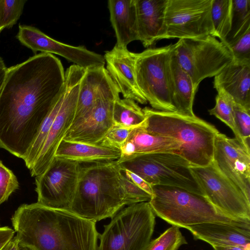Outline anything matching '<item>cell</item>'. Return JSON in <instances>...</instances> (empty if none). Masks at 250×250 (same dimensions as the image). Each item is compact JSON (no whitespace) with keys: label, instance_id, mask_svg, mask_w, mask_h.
<instances>
[{"label":"cell","instance_id":"obj_1","mask_svg":"<svg viewBox=\"0 0 250 250\" xmlns=\"http://www.w3.org/2000/svg\"><path fill=\"white\" fill-rule=\"evenodd\" d=\"M65 71L53 54H36L8 68L0 92V148L23 159L60 96Z\"/></svg>","mask_w":250,"mask_h":250},{"label":"cell","instance_id":"obj_2","mask_svg":"<svg viewBox=\"0 0 250 250\" xmlns=\"http://www.w3.org/2000/svg\"><path fill=\"white\" fill-rule=\"evenodd\" d=\"M11 220L19 245L31 250H98L96 223L69 209L22 204Z\"/></svg>","mask_w":250,"mask_h":250},{"label":"cell","instance_id":"obj_3","mask_svg":"<svg viewBox=\"0 0 250 250\" xmlns=\"http://www.w3.org/2000/svg\"><path fill=\"white\" fill-rule=\"evenodd\" d=\"M130 205L117 161L81 164L77 187L69 210L97 222L112 218Z\"/></svg>","mask_w":250,"mask_h":250},{"label":"cell","instance_id":"obj_4","mask_svg":"<svg viewBox=\"0 0 250 250\" xmlns=\"http://www.w3.org/2000/svg\"><path fill=\"white\" fill-rule=\"evenodd\" d=\"M145 127L149 132L174 138L181 145L179 155L194 167L212 163L214 142L219 131L197 117L145 107Z\"/></svg>","mask_w":250,"mask_h":250},{"label":"cell","instance_id":"obj_5","mask_svg":"<svg viewBox=\"0 0 250 250\" xmlns=\"http://www.w3.org/2000/svg\"><path fill=\"white\" fill-rule=\"evenodd\" d=\"M149 204L154 214L167 223L187 227L205 223L250 228V220L232 217L214 207L202 195L172 186H153Z\"/></svg>","mask_w":250,"mask_h":250},{"label":"cell","instance_id":"obj_6","mask_svg":"<svg viewBox=\"0 0 250 250\" xmlns=\"http://www.w3.org/2000/svg\"><path fill=\"white\" fill-rule=\"evenodd\" d=\"M173 44L148 48L136 53L135 65L137 85L152 108L176 112L173 101L171 59Z\"/></svg>","mask_w":250,"mask_h":250},{"label":"cell","instance_id":"obj_7","mask_svg":"<svg viewBox=\"0 0 250 250\" xmlns=\"http://www.w3.org/2000/svg\"><path fill=\"white\" fill-rule=\"evenodd\" d=\"M155 225V215L148 202L129 205L104 226L98 250H145Z\"/></svg>","mask_w":250,"mask_h":250},{"label":"cell","instance_id":"obj_8","mask_svg":"<svg viewBox=\"0 0 250 250\" xmlns=\"http://www.w3.org/2000/svg\"><path fill=\"white\" fill-rule=\"evenodd\" d=\"M117 163L120 167L133 172L151 186L175 187L204 196L190 169L191 165L176 153L140 154Z\"/></svg>","mask_w":250,"mask_h":250},{"label":"cell","instance_id":"obj_9","mask_svg":"<svg viewBox=\"0 0 250 250\" xmlns=\"http://www.w3.org/2000/svg\"><path fill=\"white\" fill-rule=\"evenodd\" d=\"M173 53L196 89L202 81L215 77L233 60L226 46L211 35L179 39Z\"/></svg>","mask_w":250,"mask_h":250},{"label":"cell","instance_id":"obj_10","mask_svg":"<svg viewBox=\"0 0 250 250\" xmlns=\"http://www.w3.org/2000/svg\"><path fill=\"white\" fill-rule=\"evenodd\" d=\"M85 69L76 64L65 71L63 99L42 147L29 169L35 177L43 172L53 159L56 150L72 125L81 83Z\"/></svg>","mask_w":250,"mask_h":250},{"label":"cell","instance_id":"obj_11","mask_svg":"<svg viewBox=\"0 0 250 250\" xmlns=\"http://www.w3.org/2000/svg\"><path fill=\"white\" fill-rule=\"evenodd\" d=\"M212 0H167L160 40L212 36Z\"/></svg>","mask_w":250,"mask_h":250},{"label":"cell","instance_id":"obj_12","mask_svg":"<svg viewBox=\"0 0 250 250\" xmlns=\"http://www.w3.org/2000/svg\"><path fill=\"white\" fill-rule=\"evenodd\" d=\"M81 164L54 157L46 170L35 176L37 203L68 209L77 187Z\"/></svg>","mask_w":250,"mask_h":250},{"label":"cell","instance_id":"obj_13","mask_svg":"<svg viewBox=\"0 0 250 250\" xmlns=\"http://www.w3.org/2000/svg\"><path fill=\"white\" fill-rule=\"evenodd\" d=\"M204 196L217 208L233 217L250 220V202L212 162L205 167L190 166Z\"/></svg>","mask_w":250,"mask_h":250},{"label":"cell","instance_id":"obj_14","mask_svg":"<svg viewBox=\"0 0 250 250\" xmlns=\"http://www.w3.org/2000/svg\"><path fill=\"white\" fill-rule=\"evenodd\" d=\"M119 91L107 70L96 94L94 107L82 124L68 130L63 140L90 144H100L113 125L115 102L120 98Z\"/></svg>","mask_w":250,"mask_h":250},{"label":"cell","instance_id":"obj_15","mask_svg":"<svg viewBox=\"0 0 250 250\" xmlns=\"http://www.w3.org/2000/svg\"><path fill=\"white\" fill-rule=\"evenodd\" d=\"M16 38L35 54L40 51L58 55L85 69L104 67L105 64L104 56L83 46H75L57 41L32 26L19 25Z\"/></svg>","mask_w":250,"mask_h":250},{"label":"cell","instance_id":"obj_16","mask_svg":"<svg viewBox=\"0 0 250 250\" xmlns=\"http://www.w3.org/2000/svg\"><path fill=\"white\" fill-rule=\"evenodd\" d=\"M212 162L250 202V151L236 138L219 132L215 139Z\"/></svg>","mask_w":250,"mask_h":250},{"label":"cell","instance_id":"obj_17","mask_svg":"<svg viewBox=\"0 0 250 250\" xmlns=\"http://www.w3.org/2000/svg\"><path fill=\"white\" fill-rule=\"evenodd\" d=\"M136 53L115 45L105 52L104 57L106 70L124 98L141 104L147 102L140 91L136 80L135 65Z\"/></svg>","mask_w":250,"mask_h":250},{"label":"cell","instance_id":"obj_18","mask_svg":"<svg viewBox=\"0 0 250 250\" xmlns=\"http://www.w3.org/2000/svg\"><path fill=\"white\" fill-rule=\"evenodd\" d=\"M213 86L250 110V62L232 60L214 77Z\"/></svg>","mask_w":250,"mask_h":250},{"label":"cell","instance_id":"obj_19","mask_svg":"<svg viewBox=\"0 0 250 250\" xmlns=\"http://www.w3.org/2000/svg\"><path fill=\"white\" fill-rule=\"evenodd\" d=\"M145 122L131 131L120 148L121 156L118 161L144 154L159 152L179 154L181 145L178 141L148 131L145 127Z\"/></svg>","mask_w":250,"mask_h":250},{"label":"cell","instance_id":"obj_20","mask_svg":"<svg viewBox=\"0 0 250 250\" xmlns=\"http://www.w3.org/2000/svg\"><path fill=\"white\" fill-rule=\"evenodd\" d=\"M167 0H135L138 40L148 47L160 40Z\"/></svg>","mask_w":250,"mask_h":250},{"label":"cell","instance_id":"obj_21","mask_svg":"<svg viewBox=\"0 0 250 250\" xmlns=\"http://www.w3.org/2000/svg\"><path fill=\"white\" fill-rule=\"evenodd\" d=\"M194 239L212 247L250 244V228L217 223H205L186 228Z\"/></svg>","mask_w":250,"mask_h":250},{"label":"cell","instance_id":"obj_22","mask_svg":"<svg viewBox=\"0 0 250 250\" xmlns=\"http://www.w3.org/2000/svg\"><path fill=\"white\" fill-rule=\"evenodd\" d=\"M107 4L115 45L127 49L129 43L138 40L135 0H109Z\"/></svg>","mask_w":250,"mask_h":250},{"label":"cell","instance_id":"obj_23","mask_svg":"<svg viewBox=\"0 0 250 250\" xmlns=\"http://www.w3.org/2000/svg\"><path fill=\"white\" fill-rule=\"evenodd\" d=\"M121 156V151L118 148L62 140L54 157L82 164L117 161Z\"/></svg>","mask_w":250,"mask_h":250},{"label":"cell","instance_id":"obj_24","mask_svg":"<svg viewBox=\"0 0 250 250\" xmlns=\"http://www.w3.org/2000/svg\"><path fill=\"white\" fill-rule=\"evenodd\" d=\"M106 71L104 66L85 69L81 83L74 120L70 129L82 124L91 114L95 106L98 87Z\"/></svg>","mask_w":250,"mask_h":250},{"label":"cell","instance_id":"obj_25","mask_svg":"<svg viewBox=\"0 0 250 250\" xmlns=\"http://www.w3.org/2000/svg\"><path fill=\"white\" fill-rule=\"evenodd\" d=\"M173 81V101L176 112L195 116L193 111L194 97L197 89L193 85L190 77L178 63L173 53L171 59Z\"/></svg>","mask_w":250,"mask_h":250},{"label":"cell","instance_id":"obj_26","mask_svg":"<svg viewBox=\"0 0 250 250\" xmlns=\"http://www.w3.org/2000/svg\"><path fill=\"white\" fill-rule=\"evenodd\" d=\"M145 120L143 109L135 101L119 98L115 102L113 111L114 126L134 128L141 125Z\"/></svg>","mask_w":250,"mask_h":250},{"label":"cell","instance_id":"obj_27","mask_svg":"<svg viewBox=\"0 0 250 250\" xmlns=\"http://www.w3.org/2000/svg\"><path fill=\"white\" fill-rule=\"evenodd\" d=\"M232 0H212L211 19L213 27L212 36L220 41L225 39L231 27Z\"/></svg>","mask_w":250,"mask_h":250},{"label":"cell","instance_id":"obj_28","mask_svg":"<svg viewBox=\"0 0 250 250\" xmlns=\"http://www.w3.org/2000/svg\"><path fill=\"white\" fill-rule=\"evenodd\" d=\"M215 105L209 109L210 115H213L227 125L233 131L235 138L246 149L250 151L245 144L237 127L233 109V101L228 96L221 91H217Z\"/></svg>","mask_w":250,"mask_h":250},{"label":"cell","instance_id":"obj_29","mask_svg":"<svg viewBox=\"0 0 250 250\" xmlns=\"http://www.w3.org/2000/svg\"><path fill=\"white\" fill-rule=\"evenodd\" d=\"M232 4L231 30L227 38L223 41L233 39L250 26V0H232Z\"/></svg>","mask_w":250,"mask_h":250},{"label":"cell","instance_id":"obj_30","mask_svg":"<svg viewBox=\"0 0 250 250\" xmlns=\"http://www.w3.org/2000/svg\"><path fill=\"white\" fill-rule=\"evenodd\" d=\"M188 242L180 228L172 226L157 238L150 240L145 250H178Z\"/></svg>","mask_w":250,"mask_h":250},{"label":"cell","instance_id":"obj_31","mask_svg":"<svg viewBox=\"0 0 250 250\" xmlns=\"http://www.w3.org/2000/svg\"><path fill=\"white\" fill-rule=\"evenodd\" d=\"M221 42L230 52L233 60L250 62V26L245 28L233 39Z\"/></svg>","mask_w":250,"mask_h":250},{"label":"cell","instance_id":"obj_32","mask_svg":"<svg viewBox=\"0 0 250 250\" xmlns=\"http://www.w3.org/2000/svg\"><path fill=\"white\" fill-rule=\"evenodd\" d=\"M26 0H3L0 19V32L11 28L21 15Z\"/></svg>","mask_w":250,"mask_h":250},{"label":"cell","instance_id":"obj_33","mask_svg":"<svg viewBox=\"0 0 250 250\" xmlns=\"http://www.w3.org/2000/svg\"><path fill=\"white\" fill-rule=\"evenodd\" d=\"M19 188V183L13 171L0 160V205Z\"/></svg>","mask_w":250,"mask_h":250},{"label":"cell","instance_id":"obj_34","mask_svg":"<svg viewBox=\"0 0 250 250\" xmlns=\"http://www.w3.org/2000/svg\"><path fill=\"white\" fill-rule=\"evenodd\" d=\"M233 109L238 130L246 146L250 148V110L235 103Z\"/></svg>","mask_w":250,"mask_h":250},{"label":"cell","instance_id":"obj_35","mask_svg":"<svg viewBox=\"0 0 250 250\" xmlns=\"http://www.w3.org/2000/svg\"><path fill=\"white\" fill-rule=\"evenodd\" d=\"M134 128H126L113 125L100 144L103 146L120 149L126 141L131 131Z\"/></svg>","mask_w":250,"mask_h":250},{"label":"cell","instance_id":"obj_36","mask_svg":"<svg viewBox=\"0 0 250 250\" xmlns=\"http://www.w3.org/2000/svg\"><path fill=\"white\" fill-rule=\"evenodd\" d=\"M121 176L125 192L130 205L148 202L150 200L151 195L128 180L121 173Z\"/></svg>","mask_w":250,"mask_h":250},{"label":"cell","instance_id":"obj_37","mask_svg":"<svg viewBox=\"0 0 250 250\" xmlns=\"http://www.w3.org/2000/svg\"><path fill=\"white\" fill-rule=\"evenodd\" d=\"M120 168L122 174L152 196V189L150 185L133 172L120 167Z\"/></svg>","mask_w":250,"mask_h":250},{"label":"cell","instance_id":"obj_38","mask_svg":"<svg viewBox=\"0 0 250 250\" xmlns=\"http://www.w3.org/2000/svg\"><path fill=\"white\" fill-rule=\"evenodd\" d=\"M15 233V230L8 227H0V250L14 237Z\"/></svg>","mask_w":250,"mask_h":250},{"label":"cell","instance_id":"obj_39","mask_svg":"<svg viewBox=\"0 0 250 250\" xmlns=\"http://www.w3.org/2000/svg\"><path fill=\"white\" fill-rule=\"evenodd\" d=\"M7 69L3 60L0 57V92L6 77Z\"/></svg>","mask_w":250,"mask_h":250},{"label":"cell","instance_id":"obj_40","mask_svg":"<svg viewBox=\"0 0 250 250\" xmlns=\"http://www.w3.org/2000/svg\"><path fill=\"white\" fill-rule=\"evenodd\" d=\"M214 250H250V244L213 247Z\"/></svg>","mask_w":250,"mask_h":250},{"label":"cell","instance_id":"obj_41","mask_svg":"<svg viewBox=\"0 0 250 250\" xmlns=\"http://www.w3.org/2000/svg\"><path fill=\"white\" fill-rule=\"evenodd\" d=\"M19 244L16 237H13L0 250H18Z\"/></svg>","mask_w":250,"mask_h":250},{"label":"cell","instance_id":"obj_42","mask_svg":"<svg viewBox=\"0 0 250 250\" xmlns=\"http://www.w3.org/2000/svg\"><path fill=\"white\" fill-rule=\"evenodd\" d=\"M18 250H31L30 249L19 245Z\"/></svg>","mask_w":250,"mask_h":250},{"label":"cell","instance_id":"obj_43","mask_svg":"<svg viewBox=\"0 0 250 250\" xmlns=\"http://www.w3.org/2000/svg\"><path fill=\"white\" fill-rule=\"evenodd\" d=\"M3 0H0V19L1 17V11L3 6Z\"/></svg>","mask_w":250,"mask_h":250},{"label":"cell","instance_id":"obj_44","mask_svg":"<svg viewBox=\"0 0 250 250\" xmlns=\"http://www.w3.org/2000/svg\"></svg>","mask_w":250,"mask_h":250}]
</instances>
